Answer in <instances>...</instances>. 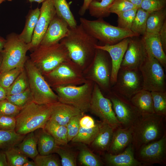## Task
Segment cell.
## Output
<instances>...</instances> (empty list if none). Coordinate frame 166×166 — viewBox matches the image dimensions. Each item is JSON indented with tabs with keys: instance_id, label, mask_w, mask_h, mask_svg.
Listing matches in <instances>:
<instances>
[{
	"instance_id": "cell-43",
	"label": "cell",
	"mask_w": 166,
	"mask_h": 166,
	"mask_svg": "<svg viewBox=\"0 0 166 166\" xmlns=\"http://www.w3.org/2000/svg\"><path fill=\"white\" fill-rule=\"evenodd\" d=\"M55 153H57L61 158V164L62 166L76 165L75 155L70 151L57 145Z\"/></svg>"
},
{
	"instance_id": "cell-54",
	"label": "cell",
	"mask_w": 166,
	"mask_h": 166,
	"mask_svg": "<svg viewBox=\"0 0 166 166\" xmlns=\"http://www.w3.org/2000/svg\"><path fill=\"white\" fill-rule=\"evenodd\" d=\"M7 96L6 89L0 85V101L6 99Z\"/></svg>"
},
{
	"instance_id": "cell-60",
	"label": "cell",
	"mask_w": 166,
	"mask_h": 166,
	"mask_svg": "<svg viewBox=\"0 0 166 166\" xmlns=\"http://www.w3.org/2000/svg\"><path fill=\"white\" fill-rule=\"evenodd\" d=\"M6 0H0V5Z\"/></svg>"
},
{
	"instance_id": "cell-27",
	"label": "cell",
	"mask_w": 166,
	"mask_h": 166,
	"mask_svg": "<svg viewBox=\"0 0 166 166\" xmlns=\"http://www.w3.org/2000/svg\"><path fill=\"white\" fill-rule=\"evenodd\" d=\"M43 128L53 136L57 145L63 146L67 144L68 141L66 126L60 125L50 119Z\"/></svg>"
},
{
	"instance_id": "cell-19",
	"label": "cell",
	"mask_w": 166,
	"mask_h": 166,
	"mask_svg": "<svg viewBox=\"0 0 166 166\" xmlns=\"http://www.w3.org/2000/svg\"><path fill=\"white\" fill-rule=\"evenodd\" d=\"M69 27L67 23L56 14L51 21L40 44H56L68 34Z\"/></svg>"
},
{
	"instance_id": "cell-3",
	"label": "cell",
	"mask_w": 166,
	"mask_h": 166,
	"mask_svg": "<svg viewBox=\"0 0 166 166\" xmlns=\"http://www.w3.org/2000/svg\"><path fill=\"white\" fill-rule=\"evenodd\" d=\"M53 104L40 105L32 101L22 108L15 117V131L22 135L44 128L50 119Z\"/></svg>"
},
{
	"instance_id": "cell-6",
	"label": "cell",
	"mask_w": 166,
	"mask_h": 166,
	"mask_svg": "<svg viewBox=\"0 0 166 166\" xmlns=\"http://www.w3.org/2000/svg\"><path fill=\"white\" fill-rule=\"evenodd\" d=\"M33 101L38 104H50L58 101V97L43 75L28 58L24 64Z\"/></svg>"
},
{
	"instance_id": "cell-28",
	"label": "cell",
	"mask_w": 166,
	"mask_h": 166,
	"mask_svg": "<svg viewBox=\"0 0 166 166\" xmlns=\"http://www.w3.org/2000/svg\"><path fill=\"white\" fill-rule=\"evenodd\" d=\"M40 14V9L37 7L29 11L26 16L24 27L19 34V38L26 43L31 41Z\"/></svg>"
},
{
	"instance_id": "cell-46",
	"label": "cell",
	"mask_w": 166,
	"mask_h": 166,
	"mask_svg": "<svg viewBox=\"0 0 166 166\" xmlns=\"http://www.w3.org/2000/svg\"><path fill=\"white\" fill-rule=\"evenodd\" d=\"M138 8L126 0H116L109 9V12L118 15L126 11Z\"/></svg>"
},
{
	"instance_id": "cell-30",
	"label": "cell",
	"mask_w": 166,
	"mask_h": 166,
	"mask_svg": "<svg viewBox=\"0 0 166 166\" xmlns=\"http://www.w3.org/2000/svg\"><path fill=\"white\" fill-rule=\"evenodd\" d=\"M16 146L28 158L32 159L39 154L37 139L34 131L26 134L22 140Z\"/></svg>"
},
{
	"instance_id": "cell-45",
	"label": "cell",
	"mask_w": 166,
	"mask_h": 166,
	"mask_svg": "<svg viewBox=\"0 0 166 166\" xmlns=\"http://www.w3.org/2000/svg\"><path fill=\"white\" fill-rule=\"evenodd\" d=\"M21 109L6 99L0 101V116L15 117Z\"/></svg>"
},
{
	"instance_id": "cell-10",
	"label": "cell",
	"mask_w": 166,
	"mask_h": 166,
	"mask_svg": "<svg viewBox=\"0 0 166 166\" xmlns=\"http://www.w3.org/2000/svg\"><path fill=\"white\" fill-rule=\"evenodd\" d=\"M28 44L15 33L6 37L2 53V61L0 73L11 69L24 66L28 57L26 54L29 50Z\"/></svg>"
},
{
	"instance_id": "cell-37",
	"label": "cell",
	"mask_w": 166,
	"mask_h": 166,
	"mask_svg": "<svg viewBox=\"0 0 166 166\" xmlns=\"http://www.w3.org/2000/svg\"><path fill=\"white\" fill-rule=\"evenodd\" d=\"M28 88L29 83L28 78L24 68L12 85L6 89L7 95L20 93L25 90Z\"/></svg>"
},
{
	"instance_id": "cell-12",
	"label": "cell",
	"mask_w": 166,
	"mask_h": 166,
	"mask_svg": "<svg viewBox=\"0 0 166 166\" xmlns=\"http://www.w3.org/2000/svg\"><path fill=\"white\" fill-rule=\"evenodd\" d=\"M143 89V80L139 69H128L120 68L117 81L111 87V90L129 100Z\"/></svg>"
},
{
	"instance_id": "cell-50",
	"label": "cell",
	"mask_w": 166,
	"mask_h": 166,
	"mask_svg": "<svg viewBox=\"0 0 166 166\" xmlns=\"http://www.w3.org/2000/svg\"><path fill=\"white\" fill-rule=\"evenodd\" d=\"M79 124L80 127L85 129L93 127L96 124L93 119L89 116H82L80 120Z\"/></svg>"
},
{
	"instance_id": "cell-57",
	"label": "cell",
	"mask_w": 166,
	"mask_h": 166,
	"mask_svg": "<svg viewBox=\"0 0 166 166\" xmlns=\"http://www.w3.org/2000/svg\"><path fill=\"white\" fill-rule=\"evenodd\" d=\"M23 166H36V164L34 161L29 160L23 164Z\"/></svg>"
},
{
	"instance_id": "cell-32",
	"label": "cell",
	"mask_w": 166,
	"mask_h": 166,
	"mask_svg": "<svg viewBox=\"0 0 166 166\" xmlns=\"http://www.w3.org/2000/svg\"><path fill=\"white\" fill-rule=\"evenodd\" d=\"M166 21V7L149 13L147 21L146 32L158 33Z\"/></svg>"
},
{
	"instance_id": "cell-61",
	"label": "cell",
	"mask_w": 166,
	"mask_h": 166,
	"mask_svg": "<svg viewBox=\"0 0 166 166\" xmlns=\"http://www.w3.org/2000/svg\"><path fill=\"white\" fill-rule=\"evenodd\" d=\"M7 0V1H12L13 0Z\"/></svg>"
},
{
	"instance_id": "cell-59",
	"label": "cell",
	"mask_w": 166,
	"mask_h": 166,
	"mask_svg": "<svg viewBox=\"0 0 166 166\" xmlns=\"http://www.w3.org/2000/svg\"><path fill=\"white\" fill-rule=\"evenodd\" d=\"M2 52H0V69H1V67L2 64Z\"/></svg>"
},
{
	"instance_id": "cell-34",
	"label": "cell",
	"mask_w": 166,
	"mask_h": 166,
	"mask_svg": "<svg viewBox=\"0 0 166 166\" xmlns=\"http://www.w3.org/2000/svg\"><path fill=\"white\" fill-rule=\"evenodd\" d=\"M101 121L96 124L92 128L85 129L80 127L79 132L71 140L73 143H80L86 144H91L97 135Z\"/></svg>"
},
{
	"instance_id": "cell-8",
	"label": "cell",
	"mask_w": 166,
	"mask_h": 166,
	"mask_svg": "<svg viewBox=\"0 0 166 166\" xmlns=\"http://www.w3.org/2000/svg\"><path fill=\"white\" fill-rule=\"evenodd\" d=\"M109 57L106 51L96 49L92 61L83 71L86 80L93 81L101 89L108 93L111 90L110 79L112 64Z\"/></svg>"
},
{
	"instance_id": "cell-23",
	"label": "cell",
	"mask_w": 166,
	"mask_h": 166,
	"mask_svg": "<svg viewBox=\"0 0 166 166\" xmlns=\"http://www.w3.org/2000/svg\"><path fill=\"white\" fill-rule=\"evenodd\" d=\"M82 113H83L74 106L58 101L53 104L50 119L60 125L66 126L72 117Z\"/></svg>"
},
{
	"instance_id": "cell-4",
	"label": "cell",
	"mask_w": 166,
	"mask_h": 166,
	"mask_svg": "<svg viewBox=\"0 0 166 166\" xmlns=\"http://www.w3.org/2000/svg\"><path fill=\"white\" fill-rule=\"evenodd\" d=\"M80 24L91 36L104 45L116 44L124 38L140 36L130 30L124 29L111 25L103 18L90 20L80 18Z\"/></svg>"
},
{
	"instance_id": "cell-39",
	"label": "cell",
	"mask_w": 166,
	"mask_h": 166,
	"mask_svg": "<svg viewBox=\"0 0 166 166\" xmlns=\"http://www.w3.org/2000/svg\"><path fill=\"white\" fill-rule=\"evenodd\" d=\"M78 158L80 163L86 166H101L104 164L97 156L85 148L80 149Z\"/></svg>"
},
{
	"instance_id": "cell-26",
	"label": "cell",
	"mask_w": 166,
	"mask_h": 166,
	"mask_svg": "<svg viewBox=\"0 0 166 166\" xmlns=\"http://www.w3.org/2000/svg\"><path fill=\"white\" fill-rule=\"evenodd\" d=\"M35 131L39 154L46 155L55 153L57 145L53 136L43 128Z\"/></svg>"
},
{
	"instance_id": "cell-20",
	"label": "cell",
	"mask_w": 166,
	"mask_h": 166,
	"mask_svg": "<svg viewBox=\"0 0 166 166\" xmlns=\"http://www.w3.org/2000/svg\"><path fill=\"white\" fill-rule=\"evenodd\" d=\"M104 160L110 166H144L135 157V151L132 144L122 152L114 155L107 152L105 154Z\"/></svg>"
},
{
	"instance_id": "cell-35",
	"label": "cell",
	"mask_w": 166,
	"mask_h": 166,
	"mask_svg": "<svg viewBox=\"0 0 166 166\" xmlns=\"http://www.w3.org/2000/svg\"><path fill=\"white\" fill-rule=\"evenodd\" d=\"M149 13L140 8L137 9L131 30L134 33L142 36L146 32L147 21Z\"/></svg>"
},
{
	"instance_id": "cell-31",
	"label": "cell",
	"mask_w": 166,
	"mask_h": 166,
	"mask_svg": "<svg viewBox=\"0 0 166 166\" xmlns=\"http://www.w3.org/2000/svg\"><path fill=\"white\" fill-rule=\"evenodd\" d=\"M116 0H94L89 4L88 10L92 17L97 18L108 17L111 14L109 9Z\"/></svg>"
},
{
	"instance_id": "cell-9",
	"label": "cell",
	"mask_w": 166,
	"mask_h": 166,
	"mask_svg": "<svg viewBox=\"0 0 166 166\" xmlns=\"http://www.w3.org/2000/svg\"><path fill=\"white\" fill-rule=\"evenodd\" d=\"M51 88L79 85L86 81L82 70L71 60L64 62L43 75Z\"/></svg>"
},
{
	"instance_id": "cell-56",
	"label": "cell",
	"mask_w": 166,
	"mask_h": 166,
	"mask_svg": "<svg viewBox=\"0 0 166 166\" xmlns=\"http://www.w3.org/2000/svg\"><path fill=\"white\" fill-rule=\"evenodd\" d=\"M6 42V39L0 36V52H2Z\"/></svg>"
},
{
	"instance_id": "cell-53",
	"label": "cell",
	"mask_w": 166,
	"mask_h": 166,
	"mask_svg": "<svg viewBox=\"0 0 166 166\" xmlns=\"http://www.w3.org/2000/svg\"><path fill=\"white\" fill-rule=\"evenodd\" d=\"M0 166H9L6 154L2 150L0 151Z\"/></svg>"
},
{
	"instance_id": "cell-33",
	"label": "cell",
	"mask_w": 166,
	"mask_h": 166,
	"mask_svg": "<svg viewBox=\"0 0 166 166\" xmlns=\"http://www.w3.org/2000/svg\"><path fill=\"white\" fill-rule=\"evenodd\" d=\"M26 135L17 133L15 130H0V150L5 151L16 146L22 140Z\"/></svg>"
},
{
	"instance_id": "cell-55",
	"label": "cell",
	"mask_w": 166,
	"mask_h": 166,
	"mask_svg": "<svg viewBox=\"0 0 166 166\" xmlns=\"http://www.w3.org/2000/svg\"><path fill=\"white\" fill-rule=\"evenodd\" d=\"M138 8H140L143 0H126Z\"/></svg>"
},
{
	"instance_id": "cell-17",
	"label": "cell",
	"mask_w": 166,
	"mask_h": 166,
	"mask_svg": "<svg viewBox=\"0 0 166 166\" xmlns=\"http://www.w3.org/2000/svg\"><path fill=\"white\" fill-rule=\"evenodd\" d=\"M40 14L35 28L31 42L28 44L29 50L33 51L41 43L51 21L56 14L51 0L42 2Z\"/></svg>"
},
{
	"instance_id": "cell-16",
	"label": "cell",
	"mask_w": 166,
	"mask_h": 166,
	"mask_svg": "<svg viewBox=\"0 0 166 166\" xmlns=\"http://www.w3.org/2000/svg\"><path fill=\"white\" fill-rule=\"evenodd\" d=\"M147 53L141 36L129 38L127 50L120 68L124 69H139L147 57Z\"/></svg>"
},
{
	"instance_id": "cell-36",
	"label": "cell",
	"mask_w": 166,
	"mask_h": 166,
	"mask_svg": "<svg viewBox=\"0 0 166 166\" xmlns=\"http://www.w3.org/2000/svg\"><path fill=\"white\" fill-rule=\"evenodd\" d=\"M4 151L9 166H23L29 160L28 158L16 146Z\"/></svg>"
},
{
	"instance_id": "cell-44",
	"label": "cell",
	"mask_w": 166,
	"mask_h": 166,
	"mask_svg": "<svg viewBox=\"0 0 166 166\" xmlns=\"http://www.w3.org/2000/svg\"><path fill=\"white\" fill-rule=\"evenodd\" d=\"M36 166H60L61 162L53 153L46 155L38 154L33 159Z\"/></svg>"
},
{
	"instance_id": "cell-2",
	"label": "cell",
	"mask_w": 166,
	"mask_h": 166,
	"mask_svg": "<svg viewBox=\"0 0 166 166\" xmlns=\"http://www.w3.org/2000/svg\"><path fill=\"white\" fill-rule=\"evenodd\" d=\"M166 118L155 113L141 114L132 126L131 144L135 152L166 134Z\"/></svg>"
},
{
	"instance_id": "cell-58",
	"label": "cell",
	"mask_w": 166,
	"mask_h": 166,
	"mask_svg": "<svg viewBox=\"0 0 166 166\" xmlns=\"http://www.w3.org/2000/svg\"><path fill=\"white\" fill-rule=\"evenodd\" d=\"M30 2H36L39 3H42L45 0H28Z\"/></svg>"
},
{
	"instance_id": "cell-13",
	"label": "cell",
	"mask_w": 166,
	"mask_h": 166,
	"mask_svg": "<svg viewBox=\"0 0 166 166\" xmlns=\"http://www.w3.org/2000/svg\"><path fill=\"white\" fill-rule=\"evenodd\" d=\"M89 111L114 129L121 127L117 119L110 100L104 96L99 86L94 83Z\"/></svg>"
},
{
	"instance_id": "cell-47",
	"label": "cell",
	"mask_w": 166,
	"mask_h": 166,
	"mask_svg": "<svg viewBox=\"0 0 166 166\" xmlns=\"http://www.w3.org/2000/svg\"><path fill=\"white\" fill-rule=\"evenodd\" d=\"M166 0H143L140 8L149 13L166 7Z\"/></svg>"
},
{
	"instance_id": "cell-29",
	"label": "cell",
	"mask_w": 166,
	"mask_h": 166,
	"mask_svg": "<svg viewBox=\"0 0 166 166\" xmlns=\"http://www.w3.org/2000/svg\"><path fill=\"white\" fill-rule=\"evenodd\" d=\"M56 13L59 17L65 20L69 27H75L77 22L71 12L66 0H51Z\"/></svg>"
},
{
	"instance_id": "cell-5",
	"label": "cell",
	"mask_w": 166,
	"mask_h": 166,
	"mask_svg": "<svg viewBox=\"0 0 166 166\" xmlns=\"http://www.w3.org/2000/svg\"><path fill=\"white\" fill-rule=\"evenodd\" d=\"M30 57L43 75L61 63L71 60L67 48L60 42L48 45L40 44L32 51Z\"/></svg>"
},
{
	"instance_id": "cell-51",
	"label": "cell",
	"mask_w": 166,
	"mask_h": 166,
	"mask_svg": "<svg viewBox=\"0 0 166 166\" xmlns=\"http://www.w3.org/2000/svg\"><path fill=\"white\" fill-rule=\"evenodd\" d=\"M163 49L166 53V21L158 33Z\"/></svg>"
},
{
	"instance_id": "cell-42",
	"label": "cell",
	"mask_w": 166,
	"mask_h": 166,
	"mask_svg": "<svg viewBox=\"0 0 166 166\" xmlns=\"http://www.w3.org/2000/svg\"><path fill=\"white\" fill-rule=\"evenodd\" d=\"M138 9H132L117 15V26L131 30Z\"/></svg>"
},
{
	"instance_id": "cell-40",
	"label": "cell",
	"mask_w": 166,
	"mask_h": 166,
	"mask_svg": "<svg viewBox=\"0 0 166 166\" xmlns=\"http://www.w3.org/2000/svg\"><path fill=\"white\" fill-rule=\"evenodd\" d=\"M6 99L21 109L33 101L32 94L29 87L20 93L7 96Z\"/></svg>"
},
{
	"instance_id": "cell-21",
	"label": "cell",
	"mask_w": 166,
	"mask_h": 166,
	"mask_svg": "<svg viewBox=\"0 0 166 166\" xmlns=\"http://www.w3.org/2000/svg\"><path fill=\"white\" fill-rule=\"evenodd\" d=\"M141 36L147 54L151 55L157 59L165 69L166 55L163 49L158 34L146 32Z\"/></svg>"
},
{
	"instance_id": "cell-14",
	"label": "cell",
	"mask_w": 166,
	"mask_h": 166,
	"mask_svg": "<svg viewBox=\"0 0 166 166\" xmlns=\"http://www.w3.org/2000/svg\"><path fill=\"white\" fill-rule=\"evenodd\" d=\"M110 100L117 119L123 128L132 126L141 114L129 99L111 90L107 97Z\"/></svg>"
},
{
	"instance_id": "cell-41",
	"label": "cell",
	"mask_w": 166,
	"mask_h": 166,
	"mask_svg": "<svg viewBox=\"0 0 166 166\" xmlns=\"http://www.w3.org/2000/svg\"><path fill=\"white\" fill-rule=\"evenodd\" d=\"M24 68V66L18 67L0 73V85L6 89L9 87Z\"/></svg>"
},
{
	"instance_id": "cell-15",
	"label": "cell",
	"mask_w": 166,
	"mask_h": 166,
	"mask_svg": "<svg viewBox=\"0 0 166 166\" xmlns=\"http://www.w3.org/2000/svg\"><path fill=\"white\" fill-rule=\"evenodd\" d=\"M135 157L143 166L166 164V134L160 139L145 144L135 152Z\"/></svg>"
},
{
	"instance_id": "cell-11",
	"label": "cell",
	"mask_w": 166,
	"mask_h": 166,
	"mask_svg": "<svg viewBox=\"0 0 166 166\" xmlns=\"http://www.w3.org/2000/svg\"><path fill=\"white\" fill-rule=\"evenodd\" d=\"M139 69L142 76L143 89L150 92L166 91L164 68L157 59L147 55Z\"/></svg>"
},
{
	"instance_id": "cell-7",
	"label": "cell",
	"mask_w": 166,
	"mask_h": 166,
	"mask_svg": "<svg viewBox=\"0 0 166 166\" xmlns=\"http://www.w3.org/2000/svg\"><path fill=\"white\" fill-rule=\"evenodd\" d=\"M94 83L87 80L79 85L58 86L52 88L59 101L79 109L83 113L89 110Z\"/></svg>"
},
{
	"instance_id": "cell-38",
	"label": "cell",
	"mask_w": 166,
	"mask_h": 166,
	"mask_svg": "<svg viewBox=\"0 0 166 166\" xmlns=\"http://www.w3.org/2000/svg\"><path fill=\"white\" fill-rule=\"evenodd\" d=\"M154 113L166 117V91H151Z\"/></svg>"
},
{
	"instance_id": "cell-52",
	"label": "cell",
	"mask_w": 166,
	"mask_h": 166,
	"mask_svg": "<svg viewBox=\"0 0 166 166\" xmlns=\"http://www.w3.org/2000/svg\"><path fill=\"white\" fill-rule=\"evenodd\" d=\"M94 0H84L83 4L79 11L78 14L81 16L84 15L86 10H88L89 4L92 1Z\"/></svg>"
},
{
	"instance_id": "cell-22",
	"label": "cell",
	"mask_w": 166,
	"mask_h": 166,
	"mask_svg": "<svg viewBox=\"0 0 166 166\" xmlns=\"http://www.w3.org/2000/svg\"><path fill=\"white\" fill-rule=\"evenodd\" d=\"M132 139V126L127 128L119 127L115 129L107 152L114 155L122 152L131 144Z\"/></svg>"
},
{
	"instance_id": "cell-48",
	"label": "cell",
	"mask_w": 166,
	"mask_h": 166,
	"mask_svg": "<svg viewBox=\"0 0 166 166\" xmlns=\"http://www.w3.org/2000/svg\"><path fill=\"white\" fill-rule=\"evenodd\" d=\"M83 113L72 117L66 126L67 131L68 141H70L77 134L80 128L79 121Z\"/></svg>"
},
{
	"instance_id": "cell-49",
	"label": "cell",
	"mask_w": 166,
	"mask_h": 166,
	"mask_svg": "<svg viewBox=\"0 0 166 166\" xmlns=\"http://www.w3.org/2000/svg\"><path fill=\"white\" fill-rule=\"evenodd\" d=\"M16 125L15 117L0 116V130H15Z\"/></svg>"
},
{
	"instance_id": "cell-1",
	"label": "cell",
	"mask_w": 166,
	"mask_h": 166,
	"mask_svg": "<svg viewBox=\"0 0 166 166\" xmlns=\"http://www.w3.org/2000/svg\"><path fill=\"white\" fill-rule=\"evenodd\" d=\"M60 42L67 48L71 60L83 71L93 59L98 41L80 24L73 28H69L68 34Z\"/></svg>"
},
{
	"instance_id": "cell-18",
	"label": "cell",
	"mask_w": 166,
	"mask_h": 166,
	"mask_svg": "<svg viewBox=\"0 0 166 166\" xmlns=\"http://www.w3.org/2000/svg\"><path fill=\"white\" fill-rule=\"evenodd\" d=\"M129 41V38H124L119 42L113 45H96V49L106 51L111 59L112 69L110 77V85L112 86L117 81V77L122 61L127 50Z\"/></svg>"
},
{
	"instance_id": "cell-25",
	"label": "cell",
	"mask_w": 166,
	"mask_h": 166,
	"mask_svg": "<svg viewBox=\"0 0 166 166\" xmlns=\"http://www.w3.org/2000/svg\"><path fill=\"white\" fill-rule=\"evenodd\" d=\"M130 100L141 114L154 113L151 92L143 89L133 96Z\"/></svg>"
},
{
	"instance_id": "cell-24",
	"label": "cell",
	"mask_w": 166,
	"mask_h": 166,
	"mask_svg": "<svg viewBox=\"0 0 166 166\" xmlns=\"http://www.w3.org/2000/svg\"><path fill=\"white\" fill-rule=\"evenodd\" d=\"M114 130L109 125L101 121L99 131L91 143L93 147L100 152H107L112 142Z\"/></svg>"
}]
</instances>
